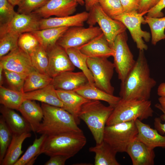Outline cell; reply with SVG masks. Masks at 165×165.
<instances>
[{
    "label": "cell",
    "mask_w": 165,
    "mask_h": 165,
    "mask_svg": "<svg viewBox=\"0 0 165 165\" xmlns=\"http://www.w3.org/2000/svg\"><path fill=\"white\" fill-rule=\"evenodd\" d=\"M144 50H139L132 69L121 82L120 97L125 100H149L156 82L150 75L149 65Z\"/></svg>",
    "instance_id": "cell-1"
},
{
    "label": "cell",
    "mask_w": 165,
    "mask_h": 165,
    "mask_svg": "<svg viewBox=\"0 0 165 165\" xmlns=\"http://www.w3.org/2000/svg\"><path fill=\"white\" fill-rule=\"evenodd\" d=\"M42 120L36 133L47 136L72 131H82L73 116L64 108L42 103Z\"/></svg>",
    "instance_id": "cell-2"
},
{
    "label": "cell",
    "mask_w": 165,
    "mask_h": 165,
    "mask_svg": "<svg viewBox=\"0 0 165 165\" xmlns=\"http://www.w3.org/2000/svg\"><path fill=\"white\" fill-rule=\"evenodd\" d=\"M86 138L82 131H72L47 136L42 145L39 155L50 157L60 155L70 158L78 153L85 145Z\"/></svg>",
    "instance_id": "cell-3"
},
{
    "label": "cell",
    "mask_w": 165,
    "mask_h": 165,
    "mask_svg": "<svg viewBox=\"0 0 165 165\" xmlns=\"http://www.w3.org/2000/svg\"><path fill=\"white\" fill-rule=\"evenodd\" d=\"M114 108L106 106L100 101L90 100L82 106L79 117L83 120L91 132L96 144L103 140L107 121Z\"/></svg>",
    "instance_id": "cell-4"
},
{
    "label": "cell",
    "mask_w": 165,
    "mask_h": 165,
    "mask_svg": "<svg viewBox=\"0 0 165 165\" xmlns=\"http://www.w3.org/2000/svg\"><path fill=\"white\" fill-rule=\"evenodd\" d=\"M153 111L149 100H125L121 98L108 118L106 125H113L120 123L141 121L151 117Z\"/></svg>",
    "instance_id": "cell-5"
},
{
    "label": "cell",
    "mask_w": 165,
    "mask_h": 165,
    "mask_svg": "<svg viewBox=\"0 0 165 165\" xmlns=\"http://www.w3.org/2000/svg\"><path fill=\"white\" fill-rule=\"evenodd\" d=\"M138 134L135 121L106 125L103 141L117 153L126 152L128 146L137 138Z\"/></svg>",
    "instance_id": "cell-6"
},
{
    "label": "cell",
    "mask_w": 165,
    "mask_h": 165,
    "mask_svg": "<svg viewBox=\"0 0 165 165\" xmlns=\"http://www.w3.org/2000/svg\"><path fill=\"white\" fill-rule=\"evenodd\" d=\"M89 11L87 23L89 26H94L97 23L112 49L116 37L126 31V27L121 22L107 15L98 3L94 6Z\"/></svg>",
    "instance_id": "cell-7"
},
{
    "label": "cell",
    "mask_w": 165,
    "mask_h": 165,
    "mask_svg": "<svg viewBox=\"0 0 165 165\" xmlns=\"http://www.w3.org/2000/svg\"><path fill=\"white\" fill-rule=\"evenodd\" d=\"M87 63L93 75L94 85L106 93L113 95L114 88L111 83L115 69L113 63L106 57H88Z\"/></svg>",
    "instance_id": "cell-8"
},
{
    "label": "cell",
    "mask_w": 165,
    "mask_h": 165,
    "mask_svg": "<svg viewBox=\"0 0 165 165\" xmlns=\"http://www.w3.org/2000/svg\"><path fill=\"white\" fill-rule=\"evenodd\" d=\"M126 31L116 38L112 49L113 63L118 79L123 81L134 67L136 62L127 43Z\"/></svg>",
    "instance_id": "cell-9"
},
{
    "label": "cell",
    "mask_w": 165,
    "mask_h": 165,
    "mask_svg": "<svg viewBox=\"0 0 165 165\" xmlns=\"http://www.w3.org/2000/svg\"><path fill=\"white\" fill-rule=\"evenodd\" d=\"M144 13H139L138 11L130 13L123 12L113 19L118 20L126 26L130 32L131 37L135 42L139 50H146L148 47L143 41L148 42L151 37L150 34L143 31L141 28V24H146L143 16Z\"/></svg>",
    "instance_id": "cell-10"
},
{
    "label": "cell",
    "mask_w": 165,
    "mask_h": 165,
    "mask_svg": "<svg viewBox=\"0 0 165 165\" xmlns=\"http://www.w3.org/2000/svg\"><path fill=\"white\" fill-rule=\"evenodd\" d=\"M102 33L99 26H90L69 28L58 40L57 44L65 49L78 48L97 37Z\"/></svg>",
    "instance_id": "cell-11"
},
{
    "label": "cell",
    "mask_w": 165,
    "mask_h": 165,
    "mask_svg": "<svg viewBox=\"0 0 165 165\" xmlns=\"http://www.w3.org/2000/svg\"><path fill=\"white\" fill-rule=\"evenodd\" d=\"M0 66L3 69L26 75L35 70L30 55L18 46L0 58Z\"/></svg>",
    "instance_id": "cell-12"
},
{
    "label": "cell",
    "mask_w": 165,
    "mask_h": 165,
    "mask_svg": "<svg viewBox=\"0 0 165 165\" xmlns=\"http://www.w3.org/2000/svg\"><path fill=\"white\" fill-rule=\"evenodd\" d=\"M41 18L33 13L24 14L17 13L9 23L0 26V35L6 33L21 34L40 30Z\"/></svg>",
    "instance_id": "cell-13"
},
{
    "label": "cell",
    "mask_w": 165,
    "mask_h": 165,
    "mask_svg": "<svg viewBox=\"0 0 165 165\" xmlns=\"http://www.w3.org/2000/svg\"><path fill=\"white\" fill-rule=\"evenodd\" d=\"M49 64L47 74L53 78L66 71H73L75 66L65 50L56 44L47 51Z\"/></svg>",
    "instance_id": "cell-14"
},
{
    "label": "cell",
    "mask_w": 165,
    "mask_h": 165,
    "mask_svg": "<svg viewBox=\"0 0 165 165\" xmlns=\"http://www.w3.org/2000/svg\"><path fill=\"white\" fill-rule=\"evenodd\" d=\"M75 0H49L42 7L32 13L41 18L54 16L64 17L72 15L76 11L78 5Z\"/></svg>",
    "instance_id": "cell-15"
},
{
    "label": "cell",
    "mask_w": 165,
    "mask_h": 165,
    "mask_svg": "<svg viewBox=\"0 0 165 165\" xmlns=\"http://www.w3.org/2000/svg\"><path fill=\"white\" fill-rule=\"evenodd\" d=\"M126 152L130 156L133 165L154 164L155 155L154 149L146 145L137 138L129 145Z\"/></svg>",
    "instance_id": "cell-16"
},
{
    "label": "cell",
    "mask_w": 165,
    "mask_h": 165,
    "mask_svg": "<svg viewBox=\"0 0 165 165\" xmlns=\"http://www.w3.org/2000/svg\"><path fill=\"white\" fill-rule=\"evenodd\" d=\"M89 82L82 72L68 71L53 78L51 84L56 90H74Z\"/></svg>",
    "instance_id": "cell-17"
},
{
    "label": "cell",
    "mask_w": 165,
    "mask_h": 165,
    "mask_svg": "<svg viewBox=\"0 0 165 165\" xmlns=\"http://www.w3.org/2000/svg\"><path fill=\"white\" fill-rule=\"evenodd\" d=\"M89 13L83 11L73 15L64 17L42 18L40 22V30L49 28L83 27L87 21Z\"/></svg>",
    "instance_id": "cell-18"
},
{
    "label": "cell",
    "mask_w": 165,
    "mask_h": 165,
    "mask_svg": "<svg viewBox=\"0 0 165 165\" xmlns=\"http://www.w3.org/2000/svg\"><path fill=\"white\" fill-rule=\"evenodd\" d=\"M57 95L64 105V109L74 117L79 125L80 119L79 115L82 105L90 100L86 99L74 90H56Z\"/></svg>",
    "instance_id": "cell-19"
},
{
    "label": "cell",
    "mask_w": 165,
    "mask_h": 165,
    "mask_svg": "<svg viewBox=\"0 0 165 165\" xmlns=\"http://www.w3.org/2000/svg\"><path fill=\"white\" fill-rule=\"evenodd\" d=\"M77 48L87 57L108 58L112 56L113 54V50L110 46L103 33L88 42Z\"/></svg>",
    "instance_id": "cell-20"
},
{
    "label": "cell",
    "mask_w": 165,
    "mask_h": 165,
    "mask_svg": "<svg viewBox=\"0 0 165 165\" xmlns=\"http://www.w3.org/2000/svg\"><path fill=\"white\" fill-rule=\"evenodd\" d=\"M135 123L138 130L137 138L139 141L153 149L158 147L165 148V135H161L156 129L138 119Z\"/></svg>",
    "instance_id": "cell-21"
},
{
    "label": "cell",
    "mask_w": 165,
    "mask_h": 165,
    "mask_svg": "<svg viewBox=\"0 0 165 165\" xmlns=\"http://www.w3.org/2000/svg\"><path fill=\"white\" fill-rule=\"evenodd\" d=\"M18 110L29 123L31 131L36 132L43 117L41 106L35 101L24 100Z\"/></svg>",
    "instance_id": "cell-22"
},
{
    "label": "cell",
    "mask_w": 165,
    "mask_h": 165,
    "mask_svg": "<svg viewBox=\"0 0 165 165\" xmlns=\"http://www.w3.org/2000/svg\"><path fill=\"white\" fill-rule=\"evenodd\" d=\"M74 90L86 99L104 101L114 108L121 98L108 94L89 82Z\"/></svg>",
    "instance_id": "cell-23"
},
{
    "label": "cell",
    "mask_w": 165,
    "mask_h": 165,
    "mask_svg": "<svg viewBox=\"0 0 165 165\" xmlns=\"http://www.w3.org/2000/svg\"><path fill=\"white\" fill-rule=\"evenodd\" d=\"M24 100L37 101L51 105L64 108L63 102L58 98L56 90L52 84L33 91L24 93Z\"/></svg>",
    "instance_id": "cell-24"
},
{
    "label": "cell",
    "mask_w": 165,
    "mask_h": 165,
    "mask_svg": "<svg viewBox=\"0 0 165 165\" xmlns=\"http://www.w3.org/2000/svg\"><path fill=\"white\" fill-rule=\"evenodd\" d=\"M0 112L13 134H19L31 131L29 123L14 109L2 105Z\"/></svg>",
    "instance_id": "cell-25"
},
{
    "label": "cell",
    "mask_w": 165,
    "mask_h": 165,
    "mask_svg": "<svg viewBox=\"0 0 165 165\" xmlns=\"http://www.w3.org/2000/svg\"><path fill=\"white\" fill-rule=\"evenodd\" d=\"M90 152L95 153V165H119L116 158L117 152L103 140L100 143L89 148Z\"/></svg>",
    "instance_id": "cell-26"
},
{
    "label": "cell",
    "mask_w": 165,
    "mask_h": 165,
    "mask_svg": "<svg viewBox=\"0 0 165 165\" xmlns=\"http://www.w3.org/2000/svg\"><path fill=\"white\" fill-rule=\"evenodd\" d=\"M31 134L26 132L21 134H13L12 139L0 165H14L23 152L22 144L24 140L30 138Z\"/></svg>",
    "instance_id": "cell-27"
},
{
    "label": "cell",
    "mask_w": 165,
    "mask_h": 165,
    "mask_svg": "<svg viewBox=\"0 0 165 165\" xmlns=\"http://www.w3.org/2000/svg\"><path fill=\"white\" fill-rule=\"evenodd\" d=\"M69 28H49L31 32L37 39L40 44L47 51L56 44L58 40Z\"/></svg>",
    "instance_id": "cell-28"
},
{
    "label": "cell",
    "mask_w": 165,
    "mask_h": 165,
    "mask_svg": "<svg viewBox=\"0 0 165 165\" xmlns=\"http://www.w3.org/2000/svg\"><path fill=\"white\" fill-rule=\"evenodd\" d=\"M53 78L46 74L35 70L28 75L23 88L24 93L43 88L51 83Z\"/></svg>",
    "instance_id": "cell-29"
},
{
    "label": "cell",
    "mask_w": 165,
    "mask_h": 165,
    "mask_svg": "<svg viewBox=\"0 0 165 165\" xmlns=\"http://www.w3.org/2000/svg\"><path fill=\"white\" fill-rule=\"evenodd\" d=\"M24 94L0 86V103L6 108L18 110L24 100Z\"/></svg>",
    "instance_id": "cell-30"
},
{
    "label": "cell",
    "mask_w": 165,
    "mask_h": 165,
    "mask_svg": "<svg viewBox=\"0 0 165 165\" xmlns=\"http://www.w3.org/2000/svg\"><path fill=\"white\" fill-rule=\"evenodd\" d=\"M65 50L73 65L82 70L90 83L94 84L93 75L87 65L88 57L81 53L77 48H70Z\"/></svg>",
    "instance_id": "cell-31"
},
{
    "label": "cell",
    "mask_w": 165,
    "mask_h": 165,
    "mask_svg": "<svg viewBox=\"0 0 165 165\" xmlns=\"http://www.w3.org/2000/svg\"><path fill=\"white\" fill-rule=\"evenodd\" d=\"M47 136L43 134L38 138H36L33 144L28 147L14 165L33 164L37 157L39 155L42 145Z\"/></svg>",
    "instance_id": "cell-32"
},
{
    "label": "cell",
    "mask_w": 165,
    "mask_h": 165,
    "mask_svg": "<svg viewBox=\"0 0 165 165\" xmlns=\"http://www.w3.org/2000/svg\"><path fill=\"white\" fill-rule=\"evenodd\" d=\"M144 18L151 30L152 44L155 45L159 41L165 39V17L155 18L146 16Z\"/></svg>",
    "instance_id": "cell-33"
},
{
    "label": "cell",
    "mask_w": 165,
    "mask_h": 165,
    "mask_svg": "<svg viewBox=\"0 0 165 165\" xmlns=\"http://www.w3.org/2000/svg\"><path fill=\"white\" fill-rule=\"evenodd\" d=\"M32 64L36 71L47 74L49 59L46 50L40 44L30 55Z\"/></svg>",
    "instance_id": "cell-34"
},
{
    "label": "cell",
    "mask_w": 165,
    "mask_h": 165,
    "mask_svg": "<svg viewBox=\"0 0 165 165\" xmlns=\"http://www.w3.org/2000/svg\"><path fill=\"white\" fill-rule=\"evenodd\" d=\"M13 133L2 115L0 116V164L12 139Z\"/></svg>",
    "instance_id": "cell-35"
},
{
    "label": "cell",
    "mask_w": 165,
    "mask_h": 165,
    "mask_svg": "<svg viewBox=\"0 0 165 165\" xmlns=\"http://www.w3.org/2000/svg\"><path fill=\"white\" fill-rule=\"evenodd\" d=\"M20 35L6 33L0 35V58L18 47V41Z\"/></svg>",
    "instance_id": "cell-36"
},
{
    "label": "cell",
    "mask_w": 165,
    "mask_h": 165,
    "mask_svg": "<svg viewBox=\"0 0 165 165\" xmlns=\"http://www.w3.org/2000/svg\"><path fill=\"white\" fill-rule=\"evenodd\" d=\"M39 45L38 41L31 32L22 33L19 37L18 46L30 55Z\"/></svg>",
    "instance_id": "cell-37"
},
{
    "label": "cell",
    "mask_w": 165,
    "mask_h": 165,
    "mask_svg": "<svg viewBox=\"0 0 165 165\" xmlns=\"http://www.w3.org/2000/svg\"><path fill=\"white\" fill-rule=\"evenodd\" d=\"M3 72L10 89L24 93L23 86L27 75L6 69Z\"/></svg>",
    "instance_id": "cell-38"
},
{
    "label": "cell",
    "mask_w": 165,
    "mask_h": 165,
    "mask_svg": "<svg viewBox=\"0 0 165 165\" xmlns=\"http://www.w3.org/2000/svg\"><path fill=\"white\" fill-rule=\"evenodd\" d=\"M103 11L113 18L124 12L120 0H98Z\"/></svg>",
    "instance_id": "cell-39"
},
{
    "label": "cell",
    "mask_w": 165,
    "mask_h": 165,
    "mask_svg": "<svg viewBox=\"0 0 165 165\" xmlns=\"http://www.w3.org/2000/svg\"><path fill=\"white\" fill-rule=\"evenodd\" d=\"M49 0H20L17 6L20 13L30 14L42 7Z\"/></svg>",
    "instance_id": "cell-40"
},
{
    "label": "cell",
    "mask_w": 165,
    "mask_h": 165,
    "mask_svg": "<svg viewBox=\"0 0 165 165\" xmlns=\"http://www.w3.org/2000/svg\"><path fill=\"white\" fill-rule=\"evenodd\" d=\"M17 13L7 0H0V26L9 23Z\"/></svg>",
    "instance_id": "cell-41"
},
{
    "label": "cell",
    "mask_w": 165,
    "mask_h": 165,
    "mask_svg": "<svg viewBox=\"0 0 165 165\" xmlns=\"http://www.w3.org/2000/svg\"><path fill=\"white\" fill-rule=\"evenodd\" d=\"M123 11L130 13L138 11L140 0H120Z\"/></svg>",
    "instance_id": "cell-42"
},
{
    "label": "cell",
    "mask_w": 165,
    "mask_h": 165,
    "mask_svg": "<svg viewBox=\"0 0 165 165\" xmlns=\"http://www.w3.org/2000/svg\"><path fill=\"white\" fill-rule=\"evenodd\" d=\"M160 0H140L138 10L139 13H147L148 11L156 5Z\"/></svg>",
    "instance_id": "cell-43"
},
{
    "label": "cell",
    "mask_w": 165,
    "mask_h": 165,
    "mask_svg": "<svg viewBox=\"0 0 165 165\" xmlns=\"http://www.w3.org/2000/svg\"><path fill=\"white\" fill-rule=\"evenodd\" d=\"M165 8V0H160L156 5L148 11L147 16L155 18L163 17L164 14L162 11Z\"/></svg>",
    "instance_id": "cell-44"
},
{
    "label": "cell",
    "mask_w": 165,
    "mask_h": 165,
    "mask_svg": "<svg viewBox=\"0 0 165 165\" xmlns=\"http://www.w3.org/2000/svg\"><path fill=\"white\" fill-rule=\"evenodd\" d=\"M156 108L160 110L163 112V114L161 116L165 122L162 123L161 122V119L159 118H156L154 119V126L158 131L162 134L165 133V111L162 108L160 104H157L155 105Z\"/></svg>",
    "instance_id": "cell-45"
},
{
    "label": "cell",
    "mask_w": 165,
    "mask_h": 165,
    "mask_svg": "<svg viewBox=\"0 0 165 165\" xmlns=\"http://www.w3.org/2000/svg\"><path fill=\"white\" fill-rule=\"evenodd\" d=\"M70 158L67 156L57 155L50 156V159L45 165H64L66 161Z\"/></svg>",
    "instance_id": "cell-46"
},
{
    "label": "cell",
    "mask_w": 165,
    "mask_h": 165,
    "mask_svg": "<svg viewBox=\"0 0 165 165\" xmlns=\"http://www.w3.org/2000/svg\"><path fill=\"white\" fill-rule=\"evenodd\" d=\"M87 11H90L92 7L98 3V0H84Z\"/></svg>",
    "instance_id": "cell-47"
},
{
    "label": "cell",
    "mask_w": 165,
    "mask_h": 165,
    "mask_svg": "<svg viewBox=\"0 0 165 165\" xmlns=\"http://www.w3.org/2000/svg\"><path fill=\"white\" fill-rule=\"evenodd\" d=\"M157 93L160 97H165V82H162L158 86Z\"/></svg>",
    "instance_id": "cell-48"
},
{
    "label": "cell",
    "mask_w": 165,
    "mask_h": 165,
    "mask_svg": "<svg viewBox=\"0 0 165 165\" xmlns=\"http://www.w3.org/2000/svg\"><path fill=\"white\" fill-rule=\"evenodd\" d=\"M158 101L161 106L165 111V97H160L158 98Z\"/></svg>",
    "instance_id": "cell-49"
},
{
    "label": "cell",
    "mask_w": 165,
    "mask_h": 165,
    "mask_svg": "<svg viewBox=\"0 0 165 165\" xmlns=\"http://www.w3.org/2000/svg\"><path fill=\"white\" fill-rule=\"evenodd\" d=\"M3 69L2 67L0 66V86H2L3 83Z\"/></svg>",
    "instance_id": "cell-50"
},
{
    "label": "cell",
    "mask_w": 165,
    "mask_h": 165,
    "mask_svg": "<svg viewBox=\"0 0 165 165\" xmlns=\"http://www.w3.org/2000/svg\"><path fill=\"white\" fill-rule=\"evenodd\" d=\"M14 6L17 5L20 0H7Z\"/></svg>",
    "instance_id": "cell-51"
},
{
    "label": "cell",
    "mask_w": 165,
    "mask_h": 165,
    "mask_svg": "<svg viewBox=\"0 0 165 165\" xmlns=\"http://www.w3.org/2000/svg\"><path fill=\"white\" fill-rule=\"evenodd\" d=\"M78 4L81 6H83L84 5V0H75Z\"/></svg>",
    "instance_id": "cell-52"
}]
</instances>
